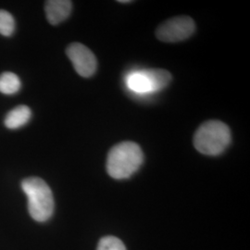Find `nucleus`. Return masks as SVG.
Instances as JSON below:
<instances>
[{
    "instance_id": "obj_1",
    "label": "nucleus",
    "mask_w": 250,
    "mask_h": 250,
    "mask_svg": "<svg viewBox=\"0 0 250 250\" xmlns=\"http://www.w3.org/2000/svg\"><path fill=\"white\" fill-rule=\"evenodd\" d=\"M143 162L144 153L137 144H118L108 152L107 173L116 180L129 178L140 169Z\"/></svg>"
},
{
    "instance_id": "obj_2",
    "label": "nucleus",
    "mask_w": 250,
    "mask_h": 250,
    "mask_svg": "<svg viewBox=\"0 0 250 250\" xmlns=\"http://www.w3.org/2000/svg\"><path fill=\"white\" fill-rule=\"evenodd\" d=\"M21 188L28 198V209L32 218L44 223L51 218L54 212L52 191L44 180L29 177L21 182Z\"/></svg>"
},
{
    "instance_id": "obj_3",
    "label": "nucleus",
    "mask_w": 250,
    "mask_h": 250,
    "mask_svg": "<svg viewBox=\"0 0 250 250\" xmlns=\"http://www.w3.org/2000/svg\"><path fill=\"white\" fill-rule=\"evenodd\" d=\"M231 139L230 128L224 123L208 121L197 129L194 136V146L204 155L217 156L229 146Z\"/></svg>"
},
{
    "instance_id": "obj_4",
    "label": "nucleus",
    "mask_w": 250,
    "mask_h": 250,
    "mask_svg": "<svg viewBox=\"0 0 250 250\" xmlns=\"http://www.w3.org/2000/svg\"><path fill=\"white\" fill-rule=\"evenodd\" d=\"M196 31V23L188 16H179L164 21L156 31V36L162 42L176 43L187 40Z\"/></svg>"
},
{
    "instance_id": "obj_5",
    "label": "nucleus",
    "mask_w": 250,
    "mask_h": 250,
    "mask_svg": "<svg viewBox=\"0 0 250 250\" xmlns=\"http://www.w3.org/2000/svg\"><path fill=\"white\" fill-rule=\"evenodd\" d=\"M66 53L80 76L88 78L94 75L98 68V62L87 46L80 43H72L67 47Z\"/></svg>"
},
{
    "instance_id": "obj_6",
    "label": "nucleus",
    "mask_w": 250,
    "mask_h": 250,
    "mask_svg": "<svg viewBox=\"0 0 250 250\" xmlns=\"http://www.w3.org/2000/svg\"><path fill=\"white\" fill-rule=\"evenodd\" d=\"M72 3L69 0H49L45 2V15L48 22L58 25L68 18L72 12Z\"/></svg>"
},
{
    "instance_id": "obj_7",
    "label": "nucleus",
    "mask_w": 250,
    "mask_h": 250,
    "mask_svg": "<svg viewBox=\"0 0 250 250\" xmlns=\"http://www.w3.org/2000/svg\"><path fill=\"white\" fill-rule=\"evenodd\" d=\"M126 85L135 94L147 95L152 94L151 83L144 70L130 72L126 77Z\"/></svg>"
},
{
    "instance_id": "obj_8",
    "label": "nucleus",
    "mask_w": 250,
    "mask_h": 250,
    "mask_svg": "<svg viewBox=\"0 0 250 250\" xmlns=\"http://www.w3.org/2000/svg\"><path fill=\"white\" fill-rule=\"evenodd\" d=\"M32 117V111L27 106H18L10 110L5 118V125L10 130H16L26 125Z\"/></svg>"
},
{
    "instance_id": "obj_9",
    "label": "nucleus",
    "mask_w": 250,
    "mask_h": 250,
    "mask_svg": "<svg viewBox=\"0 0 250 250\" xmlns=\"http://www.w3.org/2000/svg\"><path fill=\"white\" fill-rule=\"evenodd\" d=\"M146 75L151 83L153 93L159 92L167 87L171 81V75L170 72L166 70L161 69H147L144 70Z\"/></svg>"
},
{
    "instance_id": "obj_10",
    "label": "nucleus",
    "mask_w": 250,
    "mask_h": 250,
    "mask_svg": "<svg viewBox=\"0 0 250 250\" xmlns=\"http://www.w3.org/2000/svg\"><path fill=\"white\" fill-rule=\"evenodd\" d=\"M21 83L13 72H3L0 75V93L5 95L16 94L21 89Z\"/></svg>"
},
{
    "instance_id": "obj_11",
    "label": "nucleus",
    "mask_w": 250,
    "mask_h": 250,
    "mask_svg": "<svg viewBox=\"0 0 250 250\" xmlns=\"http://www.w3.org/2000/svg\"><path fill=\"white\" fill-rule=\"evenodd\" d=\"M15 31V20L9 11L0 9V35L10 36Z\"/></svg>"
},
{
    "instance_id": "obj_12",
    "label": "nucleus",
    "mask_w": 250,
    "mask_h": 250,
    "mask_svg": "<svg viewBox=\"0 0 250 250\" xmlns=\"http://www.w3.org/2000/svg\"><path fill=\"white\" fill-rule=\"evenodd\" d=\"M97 250H126L125 244L115 236H105L100 239Z\"/></svg>"
},
{
    "instance_id": "obj_13",
    "label": "nucleus",
    "mask_w": 250,
    "mask_h": 250,
    "mask_svg": "<svg viewBox=\"0 0 250 250\" xmlns=\"http://www.w3.org/2000/svg\"><path fill=\"white\" fill-rule=\"evenodd\" d=\"M120 3H130L131 1H129V0H125V1H124V0H121V1H119Z\"/></svg>"
}]
</instances>
